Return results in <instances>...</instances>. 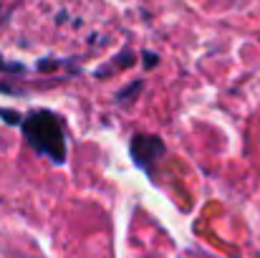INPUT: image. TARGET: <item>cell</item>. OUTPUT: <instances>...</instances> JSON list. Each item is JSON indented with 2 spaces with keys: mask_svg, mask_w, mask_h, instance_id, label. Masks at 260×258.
Wrapping results in <instances>:
<instances>
[{
  "mask_svg": "<svg viewBox=\"0 0 260 258\" xmlns=\"http://www.w3.org/2000/svg\"><path fill=\"white\" fill-rule=\"evenodd\" d=\"M23 137L25 142L51 162H66V127L63 119L48 109H36L23 117Z\"/></svg>",
  "mask_w": 260,
  "mask_h": 258,
  "instance_id": "1",
  "label": "cell"
},
{
  "mask_svg": "<svg viewBox=\"0 0 260 258\" xmlns=\"http://www.w3.org/2000/svg\"><path fill=\"white\" fill-rule=\"evenodd\" d=\"M167 147L157 134H134L132 145H129V155L134 160L137 167H142L144 172H154V165L165 157Z\"/></svg>",
  "mask_w": 260,
  "mask_h": 258,
  "instance_id": "2",
  "label": "cell"
},
{
  "mask_svg": "<svg viewBox=\"0 0 260 258\" xmlns=\"http://www.w3.org/2000/svg\"><path fill=\"white\" fill-rule=\"evenodd\" d=\"M132 64H134V56H132V51H121V53L116 56V61H114V64H109V66H101V69L96 71V76L111 74L114 69H119V66H132Z\"/></svg>",
  "mask_w": 260,
  "mask_h": 258,
  "instance_id": "3",
  "label": "cell"
},
{
  "mask_svg": "<svg viewBox=\"0 0 260 258\" xmlns=\"http://www.w3.org/2000/svg\"><path fill=\"white\" fill-rule=\"evenodd\" d=\"M139 91H142V81H134V84H129L126 89H121V91L116 94V101H119V104H121V101H129V99H132L134 94H139Z\"/></svg>",
  "mask_w": 260,
  "mask_h": 258,
  "instance_id": "4",
  "label": "cell"
},
{
  "mask_svg": "<svg viewBox=\"0 0 260 258\" xmlns=\"http://www.w3.org/2000/svg\"><path fill=\"white\" fill-rule=\"evenodd\" d=\"M0 71H8V74H23L25 66H23V64H10V61H5V59L0 56Z\"/></svg>",
  "mask_w": 260,
  "mask_h": 258,
  "instance_id": "5",
  "label": "cell"
},
{
  "mask_svg": "<svg viewBox=\"0 0 260 258\" xmlns=\"http://www.w3.org/2000/svg\"><path fill=\"white\" fill-rule=\"evenodd\" d=\"M0 117H3L5 122H10V124H23V117H20L18 111H10V109H0Z\"/></svg>",
  "mask_w": 260,
  "mask_h": 258,
  "instance_id": "6",
  "label": "cell"
},
{
  "mask_svg": "<svg viewBox=\"0 0 260 258\" xmlns=\"http://www.w3.org/2000/svg\"><path fill=\"white\" fill-rule=\"evenodd\" d=\"M157 61H159V59H157V53H144V66H149V69H152V66H157Z\"/></svg>",
  "mask_w": 260,
  "mask_h": 258,
  "instance_id": "7",
  "label": "cell"
}]
</instances>
